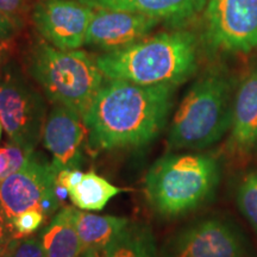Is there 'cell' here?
Returning <instances> with one entry per match:
<instances>
[{
  "label": "cell",
  "mask_w": 257,
  "mask_h": 257,
  "mask_svg": "<svg viewBox=\"0 0 257 257\" xmlns=\"http://www.w3.org/2000/svg\"><path fill=\"white\" fill-rule=\"evenodd\" d=\"M174 91L170 85L108 79L82 115L89 149L99 153L152 142L168 120Z\"/></svg>",
  "instance_id": "cell-1"
},
{
  "label": "cell",
  "mask_w": 257,
  "mask_h": 257,
  "mask_svg": "<svg viewBox=\"0 0 257 257\" xmlns=\"http://www.w3.org/2000/svg\"><path fill=\"white\" fill-rule=\"evenodd\" d=\"M198 61L197 37L185 30L162 32L96 57L106 79L175 87L195 73Z\"/></svg>",
  "instance_id": "cell-2"
},
{
  "label": "cell",
  "mask_w": 257,
  "mask_h": 257,
  "mask_svg": "<svg viewBox=\"0 0 257 257\" xmlns=\"http://www.w3.org/2000/svg\"><path fill=\"white\" fill-rule=\"evenodd\" d=\"M220 180V166L206 154L166 155L150 167L144 181L149 206L161 217L176 218L205 204Z\"/></svg>",
  "instance_id": "cell-3"
},
{
  "label": "cell",
  "mask_w": 257,
  "mask_h": 257,
  "mask_svg": "<svg viewBox=\"0 0 257 257\" xmlns=\"http://www.w3.org/2000/svg\"><path fill=\"white\" fill-rule=\"evenodd\" d=\"M27 70L54 105L85 114L104 83L96 59L82 50H63L46 41L29 50Z\"/></svg>",
  "instance_id": "cell-4"
},
{
  "label": "cell",
  "mask_w": 257,
  "mask_h": 257,
  "mask_svg": "<svg viewBox=\"0 0 257 257\" xmlns=\"http://www.w3.org/2000/svg\"><path fill=\"white\" fill-rule=\"evenodd\" d=\"M231 81L219 72L197 80L173 117L168 143L173 149L200 150L219 142L232 125Z\"/></svg>",
  "instance_id": "cell-5"
},
{
  "label": "cell",
  "mask_w": 257,
  "mask_h": 257,
  "mask_svg": "<svg viewBox=\"0 0 257 257\" xmlns=\"http://www.w3.org/2000/svg\"><path fill=\"white\" fill-rule=\"evenodd\" d=\"M47 115L44 98L12 60L0 74V121L10 142L35 150Z\"/></svg>",
  "instance_id": "cell-6"
},
{
  "label": "cell",
  "mask_w": 257,
  "mask_h": 257,
  "mask_svg": "<svg viewBox=\"0 0 257 257\" xmlns=\"http://www.w3.org/2000/svg\"><path fill=\"white\" fill-rule=\"evenodd\" d=\"M57 170L40 153L32 152L21 168L0 182V205L9 219L28 210H38L51 217L60 206Z\"/></svg>",
  "instance_id": "cell-7"
},
{
  "label": "cell",
  "mask_w": 257,
  "mask_h": 257,
  "mask_svg": "<svg viewBox=\"0 0 257 257\" xmlns=\"http://www.w3.org/2000/svg\"><path fill=\"white\" fill-rule=\"evenodd\" d=\"M205 21L210 49L249 53L257 47V0H210Z\"/></svg>",
  "instance_id": "cell-8"
},
{
  "label": "cell",
  "mask_w": 257,
  "mask_h": 257,
  "mask_svg": "<svg viewBox=\"0 0 257 257\" xmlns=\"http://www.w3.org/2000/svg\"><path fill=\"white\" fill-rule=\"evenodd\" d=\"M239 231L226 221L210 218L188 225L165 243L160 257H245Z\"/></svg>",
  "instance_id": "cell-9"
},
{
  "label": "cell",
  "mask_w": 257,
  "mask_h": 257,
  "mask_svg": "<svg viewBox=\"0 0 257 257\" xmlns=\"http://www.w3.org/2000/svg\"><path fill=\"white\" fill-rule=\"evenodd\" d=\"M78 0H37L30 19L42 38L63 50L85 46L86 34L94 11Z\"/></svg>",
  "instance_id": "cell-10"
},
{
  "label": "cell",
  "mask_w": 257,
  "mask_h": 257,
  "mask_svg": "<svg viewBox=\"0 0 257 257\" xmlns=\"http://www.w3.org/2000/svg\"><path fill=\"white\" fill-rule=\"evenodd\" d=\"M160 23L157 18L118 10L94 11L86 34L85 44L113 51L142 41Z\"/></svg>",
  "instance_id": "cell-11"
},
{
  "label": "cell",
  "mask_w": 257,
  "mask_h": 257,
  "mask_svg": "<svg viewBox=\"0 0 257 257\" xmlns=\"http://www.w3.org/2000/svg\"><path fill=\"white\" fill-rule=\"evenodd\" d=\"M87 136L82 117L62 105H55L47 115L42 140L53 156V166L62 169H80L83 162L82 146Z\"/></svg>",
  "instance_id": "cell-12"
},
{
  "label": "cell",
  "mask_w": 257,
  "mask_h": 257,
  "mask_svg": "<svg viewBox=\"0 0 257 257\" xmlns=\"http://www.w3.org/2000/svg\"><path fill=\"white\" fill-rule=\"evenodd\" d=\"M229 146L239 155L257 152V67L239 85L233 100Z\"/></svg>",
  "instance_id": "cell-13"
},
{
  "label": "cell",
  "mask_w": 257,
  "mask_h": 257,
  "mask_svg": "<svg viewBox=\"0 0 257 257\" xmlns=\"http://www.w3.org/2000/svg\"><path fill=\"white\" fill-rule=\"evenodd\" d=\"M56 184L66 191L69 200L82 211H101L107 202L123 192L93 170L62 169L57 172Z\"/></svg>",
  "instance_id": "cell-14"
},
{
  "label": "cell",
  "mask_w": 257,
  "mask_h": 257,
  "mask_svg": "<svg viewBox=\"0 0 257 257\" xmlns=\"http://www.w3.org/2000/svg\"><path fill=\"white\" fill-rule=\"evenodd\" d=\"M93 10H118L142 14L172 24H182L195 17L207 0H78Z\"/></svg>",
  "instance_id": "cell-15"
},
{
  "label": "cell",
  "mask_w": 257,
  "mask_h": 257,
  "mask_svg": "<svg viewBox=\"0 0 257 257\" xmlns=\"http://www.w3.org/2000/svg\"><path fill=\"white\" fill-rule=\"evenodd\" d=\"M76 214L78 208L64 206L38 234L47 257H78L85 250L76 227Z\"/></svg>",
  "instance_id": "cell-16"
},
{
  "label": "cell",
  "mask_w": 257,
  "mask_h": 257,
  "mask_svg": "<svg viewBox=\"0 0 257 257\" xmlns=\"http://www.w3.org/2000/svg\"><path fill=\"white\" fill-rule=\"evenodd\" d=\"M100 257H160V253L149 225L130 220Z\"/></svg>",
  "instance_id": "cell-17"
},
{
  "label": "cell",
  "mask_w": 257,
  "mask_h": 257,
  "mask_svg": "<svg viewBox=\"0 0 257 257\" xmlns=\"http://www.w3.org/2000/svg\"><path fill=\"white\" fill-rule=\"evenodd\" d=\"M128 223V218L99 216L82 212L79 208L76 214V227L83 249H93L100 252Z\"/></svg>",
  "instance_id": "cell-18"
},
{
  "label": "cell",
  "mask_w": 257,
  "mask_h": 257,
  "mask_svg": "<svg viewBox=\"0 0 257 257\" xmlns=\"http://www.w3.org/2000/svg\"><path fill=\"white\" fill-rule=\"evenodd\" d=\"M237 206L257 232V170L246 174L236 192Z\"/></svg>",
  "instance_id": "cell-19"
},
{
  "label": "cell",
  "mask_w": 257,
  "mask_h": 257,
  "mask_svg": "<svg viewBox=\"0 0 257 257\" xmlns=\"http://www.w3.org/2000/svg\"><path fill=\"white\" fill-rule=\"evenodd\" d=\"M32 152L35 150L24 149L10 141L5 147L0 148V182L11 173L21 168Z\"/></svg>",
  "instance_id": "cell-20"
},
{
  "label": "cell",
  "mask_w": 257,
  "mask_h": 257,
  "mask_svg": "<svg viewBox=\"0 0 257 257\" xmlns=\"http://www.w3.org/2000/svg\"><path fill=\"white\" fill-rule=\"evenodd\" d=\"M48 218L42 211L28 210L10 219L15 239L32 236L46 223Z\"/></svg>",
  "instance_id": "cell-21"
},
{
  "label": "cell",
  "mask_w": 257,
  "mask_h": 257,
  "mask_svg": "<svg viewBox=\"0 0 257 257\" xmlns=\"http://www.w3.org/2000/svg\"><path fill=\"white\" fill-rule=\"evenodd\" d=\"M4 257H47L40 236H29L14 239Z\"/></svg>",
  "instance_id": "cell-22"
},
{
  "label": "cell",
  "mask_w": 257,
  "mask_h": 257,
  "mask_svg": "<svg viewBox=\"0 0 257 257\" xmlns=\"http://www.w3.org/2000/svg\"><path fill=\"white\" fill-rule=\"evenodd\" d=\"M31 0H0V10L22 30L27 24L32 10Z\"/></svg>",
  "instance_id": "cell-23"
},
{
  "label": "cell",
  "mask_w": 257,
  "mask_h": 257,
  "mask_svg": "<svg viewBox=\"0 0 257 257\" xmlns=\"http://www.w3.org/2000/svg\"><path fill=\"white\" fill-rule=\"evenodd\" d=\"M14 239L15 237L11 223H10V219L4 208L0 205V257H4L10 244Z\"/></svg>",
  "instance_id": "cell-24"
},
{
  "label": "cell",
  "mask_w": 257,
  "mask_h": 257,
  "mask_svg": "<svg viewBox=\"0 0 257 257\" xmlns=\"http://www.w3.org/2000/svg\"><path fill=\"white\" fill-rule=\"evenodd\" d=\"M19 31L21 30L16 27L14 22L0 10V40H16Z\"/></svg>",
  "instance_id": "cell-25"
},
{
  "label": "cell",
  "mask_w": 257,
  "mask_h": 257,
  "mask_svg": "<svg viewBox=\"0 0 257 257\" xmlns=\"http://www.w3.org/2000/svg\"><path fill=\"white\" fill-rule=\"evenodd\" d=\"M16 49V40H0V74L8 64L14 60Z\"/></svg>",
  "instance_id": "cell-26"
},
{
  "label": "cell",
  "mask_w": 257,
  "mask_h": 257,
  "mask_svg": "<svg viewBox=\"0 0 257 257\" xmlns=\"http://www.w3.org/2000/svg\"><path fill=\"white\" fill-rule=\"evenodd\" d=\"M100 251L93 249H85L78 257H100Z\"/></svg>",
  "instance_id": "cell-27"
},
{
  "label": "cell",
  "mask_w": 257,
  "mask_h": 257,
  "mask_svg": "<svg viewBox=\"0 0 257 257\" xmlns=\"http://www.w3.org/2000/svg\"><path fill=\"white\" fill-rule=\"evenodd\" d=\"M2 131H3V125H2V121H0V137H2Z\"/></svg>",
  "instance_id": "cell-28"
}]
</instances>
